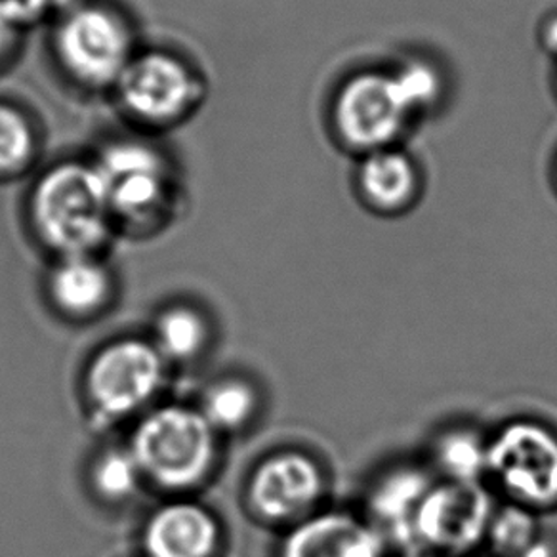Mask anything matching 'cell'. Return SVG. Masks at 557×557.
Wrapping results in <instances>:
<instances>
[{"label":"cell","instance_id":"20","mask_svg":"<svg viewBox=\"0 0 557 557\" xmlns=\"http://www.w3.org/2000/svg\"><path fill=\"white\" fill-rule=\"evenodd\" d=\"M544 534L541 513L498 500L485 546L493 557H525Z\"/></svg>","mask_w":557,"mask_h":557},{"label":"cell","instance_id":"23","mask_svg":"<svg viewBox=\"0 0 557 557\" xmlns=\"http://www.w3.org/2000/svg\"><path fill=\"white\" fill-rule=\"evenodd\" d=\"M25 37L27 32L17 22L9 0H0V73L16 62L17 54L24 48Z\"/></svg>","mask_w":557,"mask_h":557},{"label":"cell","instance_id":"19","mask_svg":"<svg viewBox=\"0 0 557 557\" xmlns=\"http://www.w3.org/2000/svg\"><path fill=\"white\" fill-rule=\"evenodd\" d=\"M260 407L256 387L240 379L220 380L207 389L201 410L216 434H232L247 428Z\"/></svg>","mask_w":557,"mask_h":557},{"label":"cell","instance_id":"22","mask_svg":"<svg viewBox=\"0 0 557 557\" xmlns=\"http://www.w3.org/2000/svg\"><path fill=\"white\" fill-rule=\"evenodd\" d=\"M395 77L401 83L403 90L409 98L414 115L434 108L442 98L443 81L435 65L424 60H407L394 70Z\"/></svg>","mask_w":557,"mask_h":557},{"label":"cell","instance_id":"14","mask_svg":"<svg viewBox=\"0 0 557 557\" xmlns=\"http://www.w3.org/2000/svg\"><path fill=\"white\" fill-rule=\"evenodd\" d=\"M356 184L364 207L384 216L407 212L422 191L417 161L397 146L361 156Z\"/></svg>","mask_w":557,"mask_h":557},{"label":"cell","instance_id":"17","mask_svg":"<svg viewBox=\"0 0 557 557\" xmlns=\"http://www.w3.org/2000/svg\"><path fill=\"white\" fill-rule=\"evenodd\" d=\"M488 435L472 426H450L430 447L428 468L455 483H487Z\"/></svg>","mask_w":557,"mask_h":557},{"label":"cell","instance_id":"10","mask_svg":"<svg viewBox=\"0 0 557 557\" xmlns=\"http://www.w3.org/2000/svg\"><path fill=\"white\" fill-rule=\"evenodd\" d=\"M329 480L318 458L300 449L271 453L247 483L248 510L262 523L290 527L323 510Z\"/></svg>","mask_w":557,"mask_h":557},{"label":"cell","instance_id":"5","mask_svg":"<svg viewBox=\"0 0 557 557\" xmlns=\"http://www.w3.org/2000/svg\"><path fill=\"white\" fill-rule=\"evenodd\" d=\"M128 449L146 483L169 493H187L214 470L218 434L201 410L171 403L141 414Z\"/></svg>","mask_w":557,"mask_h":557},{"label":"cell","instance_id":"24","mask_svg":"<svg viewBox=\"0 0 557 557\" xmlns=\"http://www.w3.org/2000/svg\"><path fill=\"white\" fill-rule=\"evenodd\" d=\"M541 42L548 54L557 58V12L549 14L541 27Z\"/></svg>","mask_w":557,"mask_h":557},{"label":"cell","instance_id":"12","mask_svg":"<svg viewBox=\"0 0 557 557\" xmlns=\"http://www.w3.org/2000/svg\"><path fill=\"white\" fill-rule=\"evenodd\" d=\"M382 534L348 510H323L290 527L278 557H387Z\"/></svg>","mask_w":557,"mask_h":557},{"label":"cell","instance_id":"2","mask_svg":"<svg viewBox=\"0 0 557 557\" xmlns=\"http://www.w3.org/2000/svg\"><path fill=\"white\" fill-rule=\"evenodd\" d=\"M106 187L116 235L164 232L186 207L187 187L176 159L159 138L124 131L90 151Z\"/></svg>","mask_w":557,"mask_h":557},{"label":"cell","instance_id":"13","mask_svg":"<svg viewBox=\"0 0 557 557\" xmlns=\"http://www.w3.org/2000/svg\"><path fill=\"white\" fill-rule=\"evenodd\" d=\"M222 527L212 511L191 500H172L149 516L141 531L146 557H216Z\"/></svg>","mask_w":557,"mask_h":557},{"label":"cell","instance_id":"1","mask_svg":"<svg viewBox=\"0 0 557 557\" xmlns=\"http://www.w3.org/2000/svg\"><path fill=\"white\" fill-rule=\"evenodd\" d=\"M24 212L33 237L55 260L101 256L119 237L90 153L42 164L25 189Z\"/></svg>","mask_w":557,"mask_h":557},{"label":"cell","instance_id":"3","mask_svg":"<svg viewBox=\"0 0 557 557\" xmlns=\"http://www.w3.org/2000/svg\"><path fill=\"white\" fill-rule=\"evenodd\" d=\"M141 47L138 29L113 0H77L50 20L48 54L63 83L85 96H108Z\"/></svg>","mask_w":557,"mask_h":557},{"label":"cell","instance_id":"16","mask_svg":"<svg viewBox=\"0 0 557 557\" xmlns=\"http://www.w3.org/2000/svg\"><path fill=\"white\" fill-rule=\"evenodd\" d=\"M45 126L24 101L0 96V186L32 178L45 164Z\"/></svg>","mask_w":557,"mask_h":557},{"label":"cell","instance_id":"25","mask_svg":"<svg viewBox=\"0 0 557 557\" xmlns=\"http://www.w3.org/2000/svg\"><path fill=\"white\" fill-rule=\"evenodd\" d=\"M488 557H493V556H488Z\"/></svg>","mask_w":557,"mask_h":557},{"label":"cell","instance_id":"18","mask_svg":"<svg viewBox=\"0 0 557 557\" xmlns=\"http://www.w3.org/2000/svg\"><path fill=\"white\" fill-rule=\"evenodd\" d=\"M209 321L187 304L161 311L153 329V344L164 361H194L209 346Z\"/></svg>","mask_w":557,"mask_h":557},{"label":"cell","instance_id":"7","mask_svg":"<svg viewBox=\"0 0 557 557\" xmlns=\"http://www.w3.org/2000/svg\"><path fill=\"white\" fill-rule=\"evenodd\" d=\"M496 506L487 483L435 480L418 508L410 556H472L487 542Z\"/></svg>","mask_w":557,"mask_h":557},{"label":"cell","instance_id":"6","mask_svg":"<svg viewBox=\"0 0 557 557\" xmlns=\"http://www.w3.org/2000/svg\"><path fill=\"white\" fill-rule=\"evenodd\" d=\"M487 485L503 503L557 510V432L536 418H513L488 435Z\"/></svg>","mask_w":557,"mask_h":557},{"label":"cell","instance_id":"21","mask_svg":"<svg viewBox=\"0 0 557 557\" xmlns=\"http://www.w3.org/2000/svg\"><path fill=\"white\" fill-rule=\"evenodd\" d=\"M90 480L96 495L111 504L131 500L146 481L128 445L101 450L94 460Z\"/></svg>","mask_w":557,"mask_h":557},{"label":"cell","instance_id":"8","mask_svg":"<svg viewBox=\"0 0 557 557\" xmlns=\"http://www.w3.org/2000/svg\"><path fill=\"white\" fill-rule=\"evenodd\" d=\"M164 361L153 342L121 338L98 349L85 372L86 401L101 422L139 414L161 392Z\"/></svg>","mask_w":557,"mask_h":557},{"label":"cell","instance_id":"11","mask_svg":"<svg viewBox=\"0 0 557 557\" xmlns=\"http://www.w3.org/2000/svg\"><path fill=\"white\" fill-rule=\"evenodd\" d=\"M435 480L428 465H397L372 481L364 496L363 518L382 534L387 548L412 552L418 508Z\"/></svg>","mask_w":557,"mask_h":557},{"label":"cell","instance_id":"15","mask_svg":"<svg viewBox=\"0 0 557 557\" xmlns=\"http://www.w3.org/2000/svg\"><path fill=\"white\" fill-rule=\"evenodd\" d=\"M47 290L60 313L88 319L106 310L115 281L101 256H71L55 260L48 273Z\"/></svg>","mask_w":557,"mask_h":557},{"label":"cell","instance_id":"9","mask_svg":"<svg viewBox=\"0 0 557 557\" xmlns=\"http://www.w3.org/2000/svg\"><path fill=\"white\" fill-rule=\"evenodd\" d=\"M412 116L417 115L394 70L361 71L334 98V131L361 156L395 146Z\"/></svg>","mask_w":557,"mask_h":557},{"label":"cell","instance_id":"4","mask_svg":"<svg viewBox=\"0 0 557 557\" xmlns=\"http://www.w3.org/2000/svg\"><path fill=\"white\" fill-rule=\"evenodd\" d=\"M109 98L126 131L159 138L182 128L209 100V77L178 48L141 45Z\"/></svg>","mask_w":557,"mask_h":557}]
</instances>
